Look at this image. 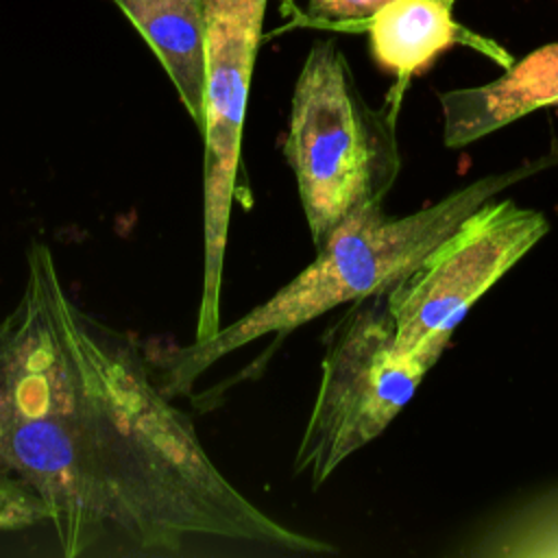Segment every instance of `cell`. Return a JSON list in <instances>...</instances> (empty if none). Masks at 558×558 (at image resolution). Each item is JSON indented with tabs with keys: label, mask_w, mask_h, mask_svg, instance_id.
Masks as SVG:
<instances>
[{
	"label": "cell",
	"mask_w": 558,
	"mask_h": 558,
	"mask_svg": "<svg viewBox=\"0 0 558 558\" xmlns=\"http://www.w3.org/2000/svg\"><path fill=\"white\" fill-rule=\"evenodd\" d=\"M0 462L46 501L65 558L181 556L203 541L333 551L225 477L148 355L70 299L44 242L26 251L0 347Z\"/></svg>",
	"instance_id": "6da1fadb"
},
{
	"label": "cell",
	"mask_w": 558,
	"mask_h": 558,
	"mask_svg": "<svg viewBox=\"0 0 558 558\" xmlns=\"http://www.w3.org/2000/svg\"><path fill=\"white\" fill-rule=\"evenodd\" d=\"M268 0H205V96L203 122V286L196 338L220 325V290L227 231L238 196L242 129L255 54Z\"/></svg>",
	"instance_id": "8992f818"
},
{
	"label": "cell",
	"mask_w": 558,
	"mask_h": 558,
	"mask_svg": "<svg viewBox=\"0 0 558 558\" xmlns=\"http://www.w3.org/2000/svg\"><path fill=\"white\" fill-rule=\"evenodd\" d=\"M50 512L39 493L0 462V532L48 525Z\"/></svg>",
	"instance_id": "8fae6325"
},
{
	"label": "cell",
	"mask_w": 558,
	"mask_h": 558,
	"mask_svg": "<svg viewBox=\"0 0 558 558\" xmlns=\"http://www.w3.org/2000/svg\"><path fill=\"white\" fill-rule=\"evenodd\" d=\"M148 41L196 126L205 96V0H113Z\"/></svg>",
	"instance_id": "ba28073f"
},
{
	"label": "cell",
	"mask_w": 558,
	"mask_h": 558,
	"mask_svg": "<svg viewBox=\"0 0 558 558\" xmlns=\"http://www.w3.org/2000/svg\"><path fill=\"white\" fill-rule=\"evenodd\" d=\"M558 163V153L486 174L414 214L392 218L384 203L347 216L316 248V257L270 299L205 340L150 357L170 397L187 395L218 360L264 336L286 338L296 327L357 299L388 292L405 279L466 216L517 181Z\"/></svg>",
	"instance_id": "7a4b0ae2"
},
{
	"label": "cell",
	"mask_w": 558,
	"mask_h": 558,
	"mask_svg": "<svg viewBox=\"0 0 558 558\" xmlns=\"http://www.w3.org/2000/svg\"><path fill=\"white\" fill-rule=\"evenodd\" d=\"M464 556H558V488L541 493L482 527Z\"/></svg>",
	"instance_id": "30bf717a"
},
{
	"label": "cell",
	"mask_w": 558,
	"mask_h": 558,
	"mask_svg": "<svg viewBox=\"0 0 558 558\" xmlns=\"http://www.w3.org/2000/svg\"><path fill=\"white\" fill-rule=\"evenodd\" d=\"M438 98L449 148L466 146L530 111L558 107V44L532 50L493 83L442 92Z\"/></svg>",
	"instance_id": "52a82bcc"
},
{
	"label": "cell",
	"mask_w": 558,
	"mask_h": 558,
	"mask_svg": "<svg viewBox=\"0 0 558 558\" xmlns=\"http://www.w3.org/2000/svg\"><path fill=\"white\" fill-rule=\"evenodd\" d=\"M283 153L314 248L347 216L384 203L401 170L395 109L368 107L333 41L314 44L303 61Z\"/></svg>",
	"instance_id": "3957f363"
},
{
	"label": "cell",
	"mask_w": 558,
	"mask_h": 558,
	"mask_svg": "<svg viewBox=\"0 0 558 558\" xmlns=\"http://www.w3.org/2000/svg\"><path fill=\"white\" fill-rule=\"evenodd\" d=\"M549 231L547 218L514 201H488L386 292L397 342L429 366L471 305Z\"/></svg>",
	"instance_id": "5b68a950"
},
{
	"label": "cell",
	"mask_w": 558,
	"mask_h": 558,
	"mask_svg": "<svg viewBox=\"0 0 558 558\" xmlns=\"http://www.w3.org/2000/svg\"><path fill=\"white\" fill-rule=\"evenodd\" d=\"M7 329H9V316H4V318L0 320V347H2V340H4V336H7Z\"/></svg>",
	"instance_id": "4fadbf2b"
},
{
	"label": "cell",
	"mask_w": 558,
	"mask_h": 558,
	"mask_svg": "<svg viewBox=\"0 0 558 558\" xmlns=\"http://www.w3.org/2000/svg\"><path fill=\"white\" fill-rule=\"evenodd\" d=\"M432 366L397 342L386 292L349 303L325 336L320 381L294 453V475L318 488L408 405Z\"/></svg>",
	"instance_id": "277c9868"
},
{
	"label": "cell",
	"mask_w": 558,
	"mask_h": 558,
	"mask_svg": "<svg viewBox=\"0 0 558 558\" xmlns=\"http://www.w3.org/2000/svg\"><path fill=\"white\" fill-rule=\"evenodd\" d=\"M392 0H310V15L320 22H368Z\"/></svg>",
	"instance_id": "7c38bea8"
},
{
	"label": "cell",
	"mask_w": 558,
	"mask_h": 558,
	"mask_svg": "<svg viewBox=\"0 0 558 558\" xmlns=\"http://www.w3.org/2000/svg\"><path fill=\"white\" fill-rule=\"evenodd\" d=\"M453 0H392L368 20L371 54L379 68L408 78L458 41Z\"/></svg>",
	"instance_id": "9c48e42d"
}]
</instances>
